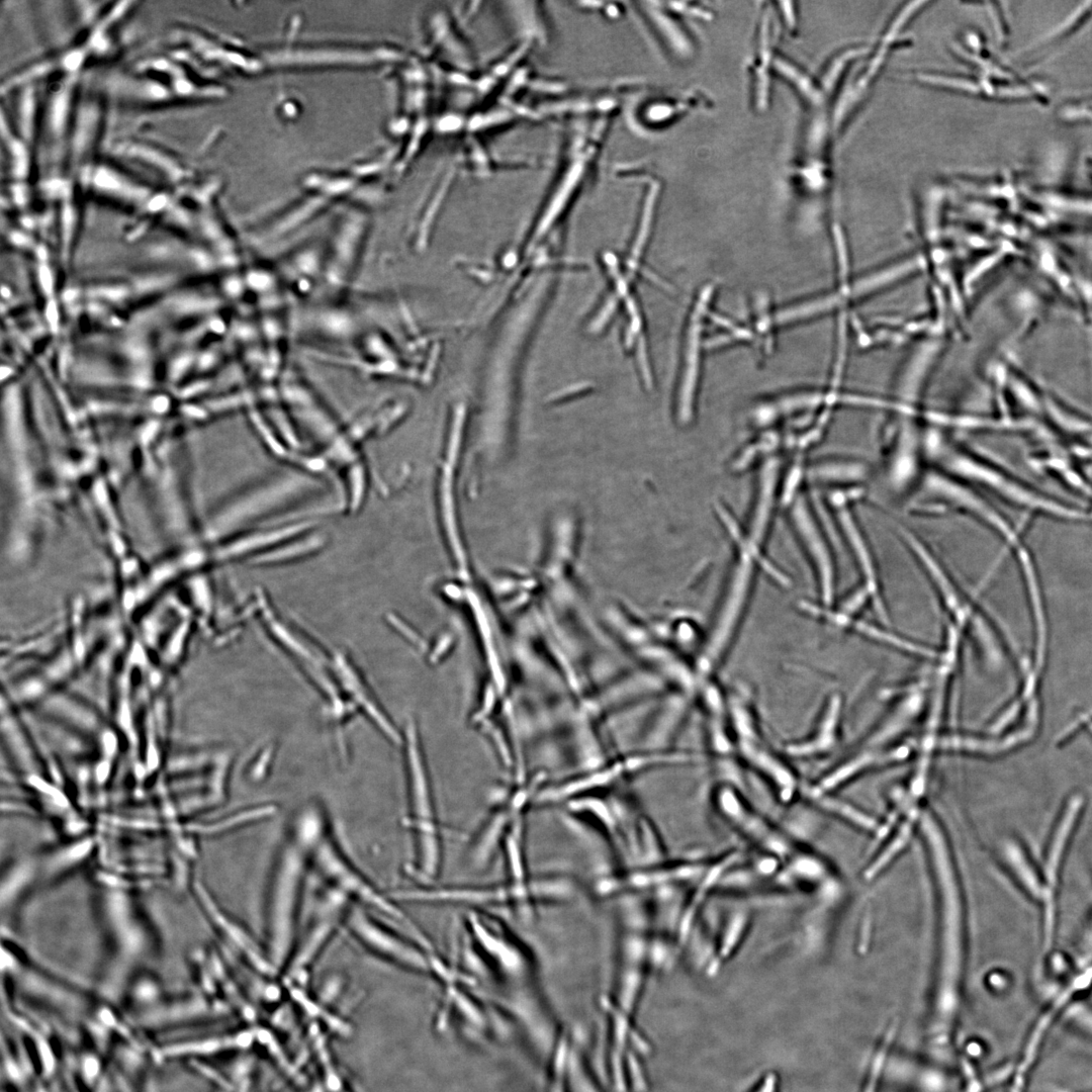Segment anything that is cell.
Masks as SVG:
<instances>
[{
  "instance_id": "cell-1",
  "label": "cell",
  "mask_w": 1092,
  "mask_h": 1092,
  "mask_svg": "<svg viewBox=\"0 0 1092 1092\" xmlns=\"http://www.w3.org/2000/svg\"><path fill=\"white\" fill-rule=\"evenodd\" d=\"M923 835L932 861L939 902L936 977L924 1035L937 1042L957 1039L966 960V916L959 878L945 836L926 814Z\"/></svg>"
},
{
  "instance_id": "cell-2",
  "label": "cell",
  "mask_w": 1092,
  "mask_h": 1092,
  "mask_svg": "<svg viewBox=\"0 0 1092 1092\" xmlns=\"http://www.w3.org/2000/svg\"><path fill=\"white\" fill-rule=\"evenodd\" d=\"M292 834L304 846L311 867L332 890L381 912L410 932L411 937L425 949L433 947L427 935L405 915L395 901L383 894L342 851L322 814L314 809L302 812L296 819Z\"/></svg>"
},
{
  "instance_id": "cell-3",
  "label": "cell",
  "mask_w": 1092,
  "mask_h": 1092,
  "mask_svg": "<svg viewBox=\"0 0 1092 1092\" xmlns=\"http://www.w3.org/2000/svg\"><path fill=\"white\" fill-rule=\"evenodd\" d=\"M576 892L574 881L561 874H548L515 879L507 877L491 884L419 885L390 893L396 902L423 904H453L469 910L515 908L529 911L541 904L566 902Z\"/></svg>"
},
{
  "instance_id": "cell-4",
  "label": "cell",
  "mask_w": 1092,
  "mask_h": 1092,
  "mask_svg": "<svg viewBox=\"0 0 1092 1092\" xmlns=\"http://www.w3.org/2000/svg\"><path fill=\"white\" fill-rule=\"evenodd\" d=\"M1013 1087L1014 1092H1092V1032L1059 1016L1032 1048Z\"/></svg>"
},
{
  "instance_id": "cell-5",
  "label": "cell",
  "mask_w": 1092,
  "mask_h": 1092,
  "mask_svg": "<svg viewBox=\"0 0 1092 1092\" xmlns=\"http://www.w3.org/2000/svg\"><path fill=\"white\" fill-rule=\"evenodd\" d=\"M927 463L983 487L1026 511L1056 519L1086 522L1088 514L1053 499L1022 483L1002 468L938 432L929 434Z\"/></svg>"
},
{
  "instance_id": "cell-6",
  "label": "cell",
  "mask_w": 1092,
  "mask_h": 1092,
  "mask_svg": "<svg viewBox=\"0 0 1092 1092\" xmlns=\"http://www.w3.org/2000/svg\"><path fill=\"white\" fill-rule=\"evenodd\" d=\"M308 867L304 846L290 834L276 859L265 913V946L279 971L287 965L297 941L300 900Z\"/></svg>"
},
{
  "instance_id": "cell-7",
  "label": "cell",
  "mask_w": 1092,
  "mask_h": 1092,
  "mask_svg": "<svg viewBox=\"0 0 1092 1092\" xmlns=\"http://www.w3.org/2000/svg\"><path fill=\"white\" fill-rule=\"evenodd\" d=\"M752 558L748 549L738 555L711 623L693 657L700 690L706 684L717 680L719 671L738 640L752 596Z\"/></svg>"
},
{
  "instance_id": "cell-8",
  "label": "cell",
  "mask_w": 1092,
  "mask_h": 1092,
  "mask_svg": "<svg viewBox=\"0 0 1092 1092\" xmlns=\"http://www.w3.org/2000/svg\"><path fill=\"white\" fill-rule=\"evenodd\" d=\"M905 504L919 516L956 513L969 517L994 532L1012 551L1023 545L1018 531L975 486L934 465L926 466Z\"/></svg>"
},
{
  "instance_id": "cell-9",
  "label": "cell",
  "mask_w": 1092,
  "mask_h": 1092,
  "mask_svg": "<svg viewBox=\"0 0 1092 1092\" xmlns=\"http://www.w3.org/2000/svg\"><path fill=\"white\" fill-rule=\"evenodd\" d=\"M753 696L745 686L727 692L728 717L737 755L769 784L781 800L790 801L799 789L798 779L770 744Z\"/></svg>"
},
{
  "instance_id": "cell-10",
  "label": "cell",
  "mask_w": 1092,
  "mask_h": 1092,
  "mask_svg": "<svg viewBox=\"0 0 1092 1092\" xmlns=\"http://www.w3.org/2000/svg\"><path fill=\"white\" fill-rule=\"evenodd\" d=\"M651 922L647 905L634 893L623 894L619 903L616 990L612 1006L629 1017L639 998L652 953Z\"/></svg>"
},
{
  "instance_id": "cell-11",
  "label": "cell",
  "mask_w": 1092,
  "mask_h": 1092,
  "mask_svg": "<svg viewBox=\"0 0 1092 1092\" xmlns=\"http://www.w3.org/2000/svg\"><path fill=\"white\" fill-rule=\"evenodd\" d=\"M464 925L476 957L504 983L506 992L533 987V956L504 923L487 911L468 910Z\"/></svg>"
},
{
  "instance_id": "cell-12",
  "label": "cell",
  "mask_w": 1092,
  "mask_h": 1092,
  "mask_svg": "<svg viewBox=\"0 0 1092 1092\" xmlns=\"http://www.w3.org/2000/svg\"><path fill=\"white\" fill-rule=\"evenodd\" d=\"M1085 809L1084 795L1079 792L1071 793L1063 802L1043 846L1039 861L1046 892L1045 904L1040 911V939L1043 954L1054 949L1063 877Z\"/></svg>"
},
{
  "instance_id": "cell-13",
  "label": "cell",
  "mask_w": 1092,
  "mask_h": 1092,
  "mask_svg": "<svg viewBox=\"0 0 1092 1092\" xmlns=\"http://www.w3.org/2000/svg\"><path fill=\"white\" fill-rule=\"evenodd\" d=\"M864 492L866 486L828 489L826 505L860 575V582L871 594L875 611L881 619L888 620L877 557L855 511Z\"/></svg>"
},
{
  "instance_id": "cell-14",
  "label": "cell",
  "mask_w": 1092,
  "mask_h": 1092,
  "mask_svg": "<svg viewBox=\"0 0 1092 1092\" xmlns=\"http://www.w3.org/2000/svg\"><path fill=\"white\" fill-rule=\"evenodd\" d=\"M790 498L789 521L812 570L821 605L832 607L838 578L833 546L806 492L797 490Z\"/></svg>"
},
{
  "instance_id": "cell-15",
  "label": "cell",
  "mask_w": 1092,
  "mask_h": 1092,
  "mask_svg": "<svg viewBox=\"0 0 1092 1092\" xmlns=\"http://www.w3.org/2000/svg\"><path fill=\"white\" fill-rule=\"evenodd\" d=\"M896 531L953 622L981 630L988 619L966 595L933 549L903 524L898 523Z\"/></svg>"
},
{
  "instance_id": "cell-16",
  "label": "cell",
  "mask_w": 1092,
  "mask_h": 1092,
  "mask_svg": "<svg viewBox=\"0 0 1092 1092\" xmlns=\"http://www.w3.org/2000/svg\"><path fill=\"white\" fill-rule=\"evenodd\" d=\"M344 920L355 939L375 956L399 968L430 974V951L375 920L362 906L350 905Z\"/></svg>"
},
{
  "instance_id": "cell-17",
  "label": "cell",
  "mask_w": 1092,
  "mask_h": 1092,
  "mask_svg": "<svg viewBox=\"0 0 1092 1092\" xmlns=\"http://www.w3.org/2000/svg\"><path fill=\"white\" fill-rule=\"evenodd\" d=\"M349 899L333 890L315 911L307 929L298 938L285 970L291 974L302 973L315 962L337 926L345 919Z\"/></svg>"
},
{
  "instance_id": "cell-18",
  "label": "cell",
  "mask_w": 1092,
  "mask_h": 1092,
  "mask_svg": "<svg viewBox=\"0 0 1092 1092\" xmlns=\"http://www.w3.org/2000/svg\"><path fill=\"white\" fill-rule=\"evenodd\" d=\"M998 855L1014 884L1040 912L1046 899L1045 886L1039 862L1028 847L1019 837L1007 835L999 841Z\"/></svg>"
},
{
  "instance_id": "cell-19",
  "label": "cell",
  "mask_w": 1092,
  "mask_h": 1092,
  "mask_svg": "<svg viewBox=\"0 0 1092 1092\" xmlns=\"http://www.w3.org/2000/svg\"><path fill=\"white\" fill-rule=\"evenodd\" d=\"M200 896L206 913L216 929L246 963L263 975L273 976L279 972L271 961L265 944H262L243 924L220 909L203 891Z\"/></svg>"
},
{
  "instance_id": "cell-20",
  "label": "cell",
  "mask_w": 1092,
  "mask_h": 1092,
  "mask_svg": "<svg viewBox=\"0 0 1092 1092\" xmlns=\"http://www.w3.org/2000/svg\"><path fill=\"white\" fill-rule=\"evenodd\" d=\"M873 471L872 466L863 459L830 456L816 460L806 472L814 483L832 489L866 486Z\"/></svg>"
},
{
  "instance_id": "cell-21",
  "label": "cell",
  "mask_w": 1092,
  "mask_h": 1092,
  "mask_svg": "<svg viewBox=\"0 0 1092 1092\" xmlns=\"http://www.w3.org/2000/svg\"><path fill=\"white\" fill-rule=\"evenodd\" d=\"M777 461L776 459L769 460L762 470L763 476L759 478L758 492L749 525L752 547H756L761 543L765 537L767 525H769L778 483L779 462Z\"/></svg>"
},
{
  "instance_id": "cell-22",
  "label": "cell",
  "mask_w": 1092,
  "mask_h": 1092,
  "mask_svg": "<svg viewBox=\"0 0 1092 1092\" xmlns=\"http://www.w3.org/2000/svg\"><path fill=\"white\" fill-rule=\"evenodd\" d=\"M778 1079L776 1075H767L754 1092H777Z\"/></svg>"
},
{
  "instance_id": "cell-23",
  "label": "cell",
  "mask_w": 1092,
  "mask_h": 1092,
  "mask_svg": "<svg viewBox=\"0 0 1092 1092\" xmlns=\"http://www.w3.org/2000/svg\"><path fill=\"white\" fill-rule=\"evenodd\" d=\"M1086 729H1087V730L1089 731V733H1090V734L1092 735V722H1091V723H1089V724L1087 725Z\"/></svg>"
}]
</instances>
